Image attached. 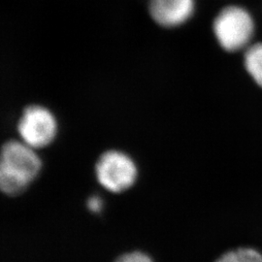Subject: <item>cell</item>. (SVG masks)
Segmentation results:
<instances>
[{
    "label": "cell",
    "instance_id": "obj_6",
    "mask_svg": "<svg viewBox=\"0 0 262 262\" xmlns=\"http://www.w3.org/2000/svg\"><path fill=\"white\" fill-rule=\"evenodd\" d=\"M245 66L255 83L262 88V44H255L247 50Z\"/></svg>",
    "mask_w": 262,
    "mask_h": 262
},
{
    "label": "cell",
    "instance_id": "obj_4",
    "mask_svg": "<svg viewBox=\"0 0 262 262\" xmlns=\"http://www.w3.org/2000/svg\"><path fill=\"white\" fill-rule=\"evenodd\" d=\"M20 141L37 150L51 145L57 134L56 117L41 105H30L23 111L17 124Z\"/></svg>",
    "mask_w": 262,
    "mask_h": 262
},
{
    "label": "cell",
    "instance_id": "obj_7",
    "mask_svg": "<svg viewBox=\"0 0 262 262\" xmlns=\"http://www.w3.org/2000/svg\"><path fill=\"white\" fill-rule=\"evenodd\" d=\"M215 262H262V255L253 249H239L223 254Z\"/></svg>",
    "mask_w": 262,
    "mask_h": 262
},
{
    "label": "cell",
    "instance_id": "obj_9",
    "mask_svg": "<svg viewBox=\"0 0 262 262\" xmlns=\"http://www.w3.org/2000/svg\"><path fill=\"white\" fill-rule=\"evenodd\" d=\"M88 206H89V209L92 210L94 213L98 212L102 208V200L99 197L93 196L89 199Z\"/></svg>",
    "mask_w": 262,
    "mask_h": 262
},
{
    "label": "cell",
    "instance_id": "obj_5",
    "mask_svg": "<svg viewBox=\"0 0 262 262\" xmlns=\"http://www.w3.org/2000/svg\"><path fill=\"white\" fill-rule=\"evenodd\" d=\"M149 10L156 23L165 28H174L191 17L194 0H150Z\"/></svg>",
    "mask_w": 262,
    "mask_h": 262
},
{
    "label": "cell",
    "instance_id": "obj_1",
    "mask_svg": "<svg viewBox=\"0 0 262 262\" xmlns=\"http://www.w3.org/2000/svg\"><path fill=\"white\" fill-rule=\"evenodd\" d=\"M42 168V160L35 149L23 141H7L1 149L0 156V187L7 194H21Z\"/></svg>",
    "mask_w": 262,
    "mask_h": 262
},
{
    "label": "cell",
    "instance_id": "obj_8",
    "mask_svg": "<svg viewBox=\"0 0 262 262\" xmlns=\"http://www.w3.org/2000/svg\"><path fill=\"white\" fill-rule=\"evenodd\" d=\"M114 262H154L148 253L141 251H133L122 253Z\"/></svg>",
    "mask_w": 262,
    "mask_h": 262
},
{
    "label": "cell",
    "instance_id": "obj_2",
    "mask_svg": "<svg viewBox=\"0 0 262 262\" xmlns=\"http://www.w3.org/2000/svg\"><path fill=\"white\" fill-rule=\"evenodd\" d=\"M97 182L112 193L129 189L138 178V168L129 155L119 150L104 151L94 167Z\"/></svg>",
    "mask_w": 262,
    "mask_h": 262
},
{
    "label": "cell",
    "instance_id": "obj_3",
    "mask_svg": "<svg viewBox=\"0 0 262 262\" xmlns=\"http://www.w3.org/2000/svg\"><path fill=\"white\" fill-rule=\"evenodd\" d=\"M213 28L220 45L228 52H236L246 47L253 38L254 23L247 10L228 6L217 14Z\"/></svg>",
    "mask_w": 262,
    "mask_h": 262
}]
</instances>
